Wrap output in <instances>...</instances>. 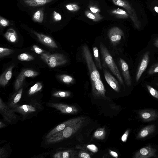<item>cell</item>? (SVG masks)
I'll use <instances>...</instances> for the list:
<instances>
[{
	"label": "cell",
	"mask_w": 158,
	"mask_h": 158,
	"mask_svg": "<svg viewBox=\"0 0 158 158\" xmlns=\"http://www.w3.org/2000/svg\"><path fill=\"white\" fill-rule=\"evenodd\" d=\"M82 52L90 75L92 94L96 98H105L106 89L91 52L86 45L85 44L82 46Z\"/></svg>",
	"instance_id": "6da1fadb"
},
{
	"label": "cell",
	"mask_w": 158,
	"mask_h": 158,
	"mask_svg": "<svg viewBox=\"0 0 158 158\" xmlns=\"http://www.w3.org/2000/svg\"><path fill=\"white\" fill-rule=\"evenodd\" d=\"M85 121V118L66 127L59 133L47 139V144L55 143L68 138L76 133L82 126Z\"/></svg>",
	"instance_id": "7a4b0ae2"
},
{
	"label": "cell",
	"mask_w": 158,
	"mask_h": 158,
	"mask_svg": "<svg viewBox=\"0 0 158 158\" xmlns=\"http://www.w3.org/2000/svg\"><path fill=\"white\" fill-rule=\"evenodd\" d=\"M100 48L102 58L105 63L111 72L117 78L119 82L124 85V82L119 71L108 50L102 43L100 44Z\"/></svg>",
	"instance_id": "3957f363"
},
{
	"label": "cell",
	"mask_w": 158,
	"mask_h": 158,
	"mask_svg": "<svg viewBox=\"0 0 158 158\" xmlns=\"http://www.w3.org/2000/svg\"><path fill=\"white\" fill-rule=\"evenodd\" d=\"M40 57L49 67L52 68L64 64L67 62L64 56L59 53H42Z\"/></svg>",
	"instance_id": "277c9868"
},
{
	"label": "cell",
	"mask_w": 158,
	"mask_h": 158,
	"mask_svg": "<svg viewBox=\"0 0 158 158\" xmlns=\"http://www.w3.org/2000/svg\"><path fill=\"white\" fill-rule=\"evenodd\" d=\"M84 118L83 117L75 118L70 119L59 124L50 131L46 136L45 138L46 139L49 138L54 135L61 131L69 125L79 121Z\"/></svg>",
	"instance_id": "5b68a950"
},
{
	"label": "cell",
	"mask_w": 158,
	"mask_h": 158,
	"mask_svg": "<svg viewBox=\"0 0 158 158\" xmlns=\"http://www.w3.org/2000/svg\"><path fill=\"white\" fill-rule=\"evenodd\" d=\"M38 74V73L31 69H26L22 71L17 77L15 82L14 87L15 90L17 91L20 88L26 77H33Z\"/></svg>",
	"instance_id": "8992f818"
},
{
	"label": "cell",
	"mask_w": 158,
	"mask_h": 158,
	"mask_svg": "<svg viewBox=\"0 0 158 158\" xmlns=\"http://www.w3.org/2000/svg\"><path fill=\"white\" fill-rule=\"evenodd\" d=\"M12 110L10 109L3 102L0 100V112L4 119L9 123H12L17 118L16 115L13 113Z\"/></svg>",
	"instance_id": "52a82bcc"
},
{
	"label": "cell",
	"mask_w": 158,
	"mask_h": 158,
	"mask_svg": "<svg viewBox=\"0 0 158 158\" xmlns=\"http://www.w3.org/2000/svg\"><path fill=\"white\" fill-rule=\"evenodd\" d=\"M156 150L150 146L143 148L137 151L134 155V158H148L156 157Z\"/></svg>",
	"instance_id": "ba28073f"
},
{
	"label": "cell",
	"mask_w": 158,
	"mask_h": 158,
	"mask_svg": "<svg viewBox=\"0 0 158 158\" xmlns=\"http://www.w3.org/2000/svg\"><path fill=\"white\" fill-rule=\"evenodd\" d=\"M49 106L55 108L64 114H74L78 111L77 108L73 106L60 103H51L48 104Z\"/></svg>",
	"instance_id": "9c48e42d"
},
{
	"label": "cell",
	"mask_w": 158,
	"mask_h": 158,
	"mask_svg": "<svg viewBox=\"0 0 158 158\" xmlns=\"http://www.w3.org/2000/svg\"><path fill=\"white\" fill-rule=\"evenodd\" d=\"M139 114L143 121L149 122L156 120L158 118V112L152 109H144L140 111Z\"/></svg>",
	"instance_id": "30bf717a"
},
{
	"label": "cell",
	"mask_w": 158,
	"mask_h": 158,
	"mask_svg": "<svg viewBox=\"0 0 158 158\" xmlns=\"http://www.w3.org/2000/svg\"><path fill=\"white\" fill-rule=\"evenodd\" d=\"M149 52H147L144 54L141 61L136 75V80L138 81L142 74L146 69L149 60Z\"/></svg>",
	"instance_id": "8fae6325"
},
{
	"label": "cell",
	"mask_w": 158,
	"mask_h": 158,
	"mask_svg": "<svg viewBox=\"0 0 158 158\" xmlns=\"http://www.w3.org/2000/svg\"><path fill=\"white\" fill-rule=\"evenodd\" d=\"M123 35V31L117 28L111 29L108 34V37L110 42L113 45H115L118 43Z\"/></svg>",
	"instance_id": "7c38bea8"
},
{
	"label": "cell",
	"mask_w": 158,
	"mask_h": 158,
	"mask_svg": "<svg viewBox=\"0 0 158 158\" xmlns=\"http://www.w3.org/2000/svg\"><path fill=\"white\" fill-rule=\"evenodd\" d=\"M33 32L38 37L39 40L42 44L52 48H58L55 41L50 36L35 31H33Z\"/></svg>",
	"instance_id": "4fadbf2b"
},
{
	"label": "cell",
	"mask_w": 158,
	"mask_h": 158,
	"mask_svg": "<svg viewBox=\"0 0 158 158\" xmlns=\"http://www.w3.org/2000/svg\"><path fill=\"white\" fill-rule=\"evenodd\" d=\"M120 64L123 74L127 85L128 86L131 85V79L129 70L128 65L123 59L120 58Z\"/></svg>",
	"instance_id": "5bb4252c"
},
{
	"label": "cell",
	"mask_w": 158,
	"mask_h": 158,
	"mask_svg": "<svg viewBox=\"0 0 158 158\" xmlns=\"http://www.w3.org/2000/svg\"><path fill=\"white\" fill-rule=\"evenodd\" d=\"M105 79L109 85L115 91L119 92L120 87L117 81L106 70H104Z\"/></svg>",
	"instance_id": "9a60e30c"
},
{
	"label": "cell",
	"mask_w": 158,
	"mask_h": 158,
	"mask_svg": "<svg viewBox=\"0 0 158 158\" xmlns=\"http://www.w3.org/2000/svg\"><path fill=\"white\" fill-rule=\"evenodd\" d=\"M12 110L14 111H16L25 115L35 111L36 108L32 105L25 104L17 106Z\"/></svg>",
	"instance_id": "2e32d148"
},
{
	"label": "cell",
	"mask_w": 158,
	"mask_h": 158,
	"mask_svg": "<svg viewBox=\"0 0 158 158\" xmlns=\"http://www.w3.org/2000/svg\"><path fill=\"white\" fill-rule=\"evenodd\" d=\"M14 66H12L6 69L1 75L0 85L2 86H5L10 79L12 76V69Z\"/></svg>",
	"instance_id": "e0dca14e"
},
{
	"label": "cell",
	"mask_w": 158,
	"mask_h": 158,
	"mask_svg": "<svg viewBox=\"0 0 158 158\" xmlns=\"http://www.w3.org/2000/svg\"><path fill=\"white\" fill-rule=\"evenodd\" d=\"M155 130L154 125H151L146 126L143 128L138 134L136 138L138 139L145 138L154 132Z\"/></svg>",
	"instance_id": "ac0fdd59"
},
{
	"label": "cell",
	"mask_w": 158,
	"mask_h": 158,
	"mask_svg": "<svg viewBox=\"0 0 158 158\" xmlns=\"http://www.w3.org/2000/svg\"><path fill=\"white\" fill-rule=\"evenodd\" d=\"M53 0H23L24 3L27 5L32 7L37 6L46 4Z\"/></svg>",
	"instance_id": "d6986e66"
},
{
	"label": "cell",
	"mask_w": 158,
	"mask_h": 158,
	"mask_svg": "<svg viewBox=\"0 0 158 158\" xmlns=\"http://www.w3.org/2000/svg\"><path fill=\"white\" fill-rule=\"evenodd\" d=\"M4 36L9 42L12 43L16 42L17 40V33L13 29H9L4 34Z\"/></svg>",
	"instance_id": "ffe728a7"
},
{
	"label": "cell",
	"mask_w": 158,
	"mask_h": 158,
	"mask_svg": "<svg viewBox=\"0 0 158 158\" xmlns=\"http://www.w3.org/2000/svg\"><path fill=\"white\" fill-rule=\"evenodd\" d=\"M73 150H68L58 152L53 156L55 158H73L74 156Z\"/></svg>",
	"instance_id": "44dd1931"
},
{
	"label": "cell",
	"mask_w": 158,
	"mask_h": 158,
	"mask_svg": "<svg viewBox=\"0 0 158 158\" xmlns=\"http://www.w3.org/2000/svg\"><path fill=\"white\" fill-rule=\"evenodd\" d=\"M44 12L42 9L37 10L33 14L32 19L35 22L41 23L44 19Z\"/></svg>",
	"instance_id": "7402d4cb"
},
{
	"label": "cell",
	"mask_w": 158,
	"mask_h": 158,
	"mask_svg": "<svg viewBox=\"0 0 158 158\" xmlns=\"http://www.w3.org/2000/svg\"><path fill=\"white\" fill-rule=\"evenodd\" d=\"M57 77L62 82L67 84L73 83L74 79L71 76L66 75L62 74L57 76Z\"/></svg>",
	"instance_id": "603a6c76"
},
{
	"label": "cell",
	"mask_w": 158,
	"mask_h": 158,
	"mask_svg": "<svg viewBox=\"0 0 158 158\" xmlns=\"http://www.w3.org/2000/svg\"><path fill=\"white\" fill-rule=\"evenodd\" d=\"M106 131L104 128H99L97 129L94 134V137L98 139H103L105 137Z\"/></svg>",
	"instance_id": "cb8c5ba5"
},
{
	"label": "cell",
	"mask_w": 158,
	"mask_h": 158,
	"mask_svg": "<svg viewBox=\"0 0 158 158\" xmlns=\"http://www.w3.org/2000/svg\"><path fill=\"white\" fill-rule=\"evenodd\" d=\"M42 88V84L40 82L36 83L32 86L28 91L29 95H31L40 91Z\"/></svg>",
	"instance_id": "d4e9b609"
},
{
	"label": "cell",
	"mask_w": 158,
	"mask_h": 158,
	"mask_svg": "<svg viewBox=\"0 0 158 158\" xmlns=\"http://www.w3.org/2000/svg\"><path fill=\"white\" fill-rule=\"evenodd\" d=\"M93 50L94 57L97 66L99 69H101L102 67L98 48L96 47H94L93 48Z\"/></svg>",
	"instance_id": "484cf974"
},
{
	"label": "cell",
	"mask_w": 158,
	"mask_h": 158,
	"mask_svg": "<svg viewBox=\"0 0 158 158\" xmlns=\"http://www.w3.org/2000/svg\"><path fill=\"white\" fill-rule=\"evenodd\" d=\"M71 92L68 91H59L54 93L52 96L59 98H67L71 95Z\"/></svg>",
	"instance_id": "4316f807"
},
{
	"label": "cell",
	"mask_w": 158,
	"mask_h": 158,
	"mask_svg": "<svg viewBox=\"0 0 158 158\" xmlns=\"http://www.w3.org/2000/svg\"><path fill=\"white\" fill-rule=\"evenodd\" d=\"M18 59L22 61H29L34 59L33 57L26 53H23L19 55L18 56Z\"/></svg>",
	"instance_id": "83f0119b"
},
{
	"label": "cell",
	"mask_w": 158,
	"mask_h": 158,
	"mask_svg": "<svg viewBox=\"0 0 158 158\" xmlns=\"http://www.w3.org/2000/svg\"><path fill=\"white\" fill-rule=\"evenodd\" d=\"M23 92V89H21L14 98L13 101L11 103L10 105L14 107H16V104L20 100Z\"/></svg>",
	"instance_id": "f1b7e54d"
},
{
	"label": "cell",
	"mask_w": 158,
	"mask_h": 158,
	"mask_svg": "<svg viewBox=\"0 0 158 158\" xmlns=\"http://www.w3.org/2000/svg\"><path fill=\"white\" fill-rule=\"evenodd\" d=\"M13 50L10 48L0 47V58L8 56L11 54Z\"/></svg>",
	"instance_id": "f546056e"
},
{
	"label": "cell",
	"mask_w": 158,
	"mask_h": 158,
	"mask_svg": "<svg viewBox=\"0 0 158 158\" xmlns=\"http://www.w3.org/2000/svg\"><path fill=\"white\" fill-rule=\"evenodd\" d=\"M146 87L150 94L154 98L158 99V91L149 85Z\"/></svg>",
	"instance_id": "4dcf8cb0"
},
{
	"label": "cell",
	"mask_w": 158,
	"mask_h": 158,
	"mask_svg": "<svg viewBox=\"0 0 158 158\" xmlns=\"http://www.w3.org/2000/svg\"><path fill=\"white\" fill-rule=\"evenodd\" d=\"M158 73V63L155 64L152 66L148 71L149 74L152 75Z\"/></svg>",
	"instance_id": "1f68e13d"
},
{
	"label": "cell",
	"mask_w": 158,
	"mask_h": 158,
	"mask_svg": "<svg viewBox=\"0 0 158 158\" xmlns=\"http://www.w3.org/2000/svg\"><path fill=\"white\" fill-rule=\"evenodd\" d=\"M0 24L1 26L5 27L9 25V22L7 19L0 16Z\"/></svg>",
	"instance_id": "d6a6232c"
},
{
	"label": "cell",
	"mask_w": 158,
	"mask_h": 158,
	"mask_svg": "<svg viewBox=\"0 0 158 158\" xmlns=\"http://www.w3.org/2000/svg\"><path fill=\"white\" fill-rule=\"evenodd\" d=\"M53 18L54 20L57 22L60 20L62 18L60 15L55 11L53 12Z\"/></svg>",
	"instance_id": "836d02e7"
},
{
	"label": "cell",
	"mask_w": 158,
	"mask_h": 158,
	"mask_svg": "<svg viewBox=\"0 0 158 158\" xmlns=\"http://www.w3.org/2000/svg\"><path fill=\"white\" fill-rule=\"evenodd\" d=\"M87 148L93 152H96L98 151V148L94 144H89L87 145Z\"/></svg>",
	"instance_id": "e575fe53"
},
{
	"label": "cell",
	"mask_w": 158,
	"mask_h": 158,
	"mask_svg": "<svg viewBox=\"0 0 158 158\" xmlns=\"http://www.w3.org/2000/svg\"><path fill=\"white\" fill-rule=\"evenodd\" d=\"M32 49L36 53L38 54L42 53L44 52V51L43 49L35 45H34L33 46Z\"/></svg>",
	"instance_id": "d590c367"
},
{
	"label": "cell",
	"mask_w": 158,
	"mask_h": 158,
	"mask_svg": "<svg viewBox=\"0 0 158 158\" xmlns=\"http://www.w3.org/2000/svg\"><path fill=\"white\" fill-rule=\"evenodd\" d=\"M79 158H89L90 157V156L89 154L85 152L81 151L79 153Z\"/></svg>",
	"instance_id": "8d00e7d4"
},
{
	"label": "cell",
	"mask_w": 158,
	"mask_h": 158,
	"mask_svg": "<svg viewBox=\"0 0 158 158\" xmlns=\"http://www.w3.org/2000/svg\"><path fill=\"white\" fill-rule=\"evenodd\" d=\"M129 131V130H127L122 136L121 140L123 142H124L126 141Z\"/></svg>",
	"instance_id": "74e56055"
},
{
	"label": "cell",
	"mask_w": 158,
	"mask_h": 158,
	"mask_svg": "<svg viewBox=\"0 0 158 158\" xmlns=\"http://www.w3.org/2000/svg\"><path fill=\"white\" fill-rule=\"evenodd\" d=\"M6 151L5 149L3 148H0V156L1 158L6 157L5 156H6Z\"/></svg>",
	"instance_id": "f35d334b"
},
{
	"label": "cell",
	"mask_w": 158,
	"mask_h": 158,
	"mask_svg": "<svg viewBox=\"0 0 158 158\" xmlns=\"http://www.w3.org/2000/svg\"><path fill=\"white\" fill-rule=\"evenodd\" d=\"M110 153L111 155L114 157L117 158L118 157V154L115 152L111 150H110Z\"/></svg>",
	"instance_id": "ab89813d"
},
{
	"label": "cell",
	"mask_w": 158,
	"mask_h": 158,
	"mask_svg": "<svg viewBox=\"0 0 158 158\" xmlns=\"http://www.w3.org/2000/svg\"><path fill=\"white\" fill-rule=\"evenodd\" d=\"M117 5L120 6H123L124 4V2L122 0H118L117 2Z\"/></svg>",
	"instance_id": "60d3db41"
},
{
	"label": "cell",
	"mask_w": 158,
	"mask_h": 158,
	"mask_svg": "<svg viewBox=\"0 0 158 158\" xmlns=\"http://www.w3.org/2000/svg\"><path fill=\"white\" fill-rule=\"evenodd\" d=\"M66 7L68 10H72L73 9V7L71 5L69 4L67 5Z\"/></svg>",
	"instance_id": "b9f144b4"
},
{
	"label": "cell",
	"mask_w": 158,
	"mask_h": 158,
	"mask_svg": "<svg viewBox=\"0 0 158 158\" xmlns=\"http://www.w3.org/2000/svg\"><path fill=\"white\" fill-rule=\"evenodd\" d=\"M88 17L92 19H94L95 18L94 16L91 13H89L87 15Z\"/></svg>",
	"instance_id": "7bdbcfd3"
},
{
	"label": "cell",
	"mask_w": 158,
	"mask_h": 158,
	"mask_svg": "<svg viewBox=\"0 0 158 158\" xmlns=\"http://www.w3.org/2000/svg\"><path fill=\"white\" fill-rule=\"evenodd\" d=\"M117 13L122 15H126V13L125 11L122 10L117 12Z\"/></svg>",
	"instance_id": "ee69618b"
},
{
	"label": "cell",
	"mask_w": 158,
	"mask_h": 158,
	"mask_svg": "<svg viewBox=\"0 0 158 158\" xmlns=\"http://www.w3.org/2000/svg\"><path fill=\"white\" fill-rule=\"evenodd\" d=\"M154 45L155 47L158 48V39L155 41L154 43Z\"/></svg>",
	"instance_id": "f6af8a7d"
},
{
	"label": "cell",
	"mask_w": 158,
	"mask_h": 158,
	"mask_svg": "<svg viewBox=\"0 0 158 158\" xmlns=\"http://www.w3.org/2000/svg\"><path fill=\"white\" fill-rule=\"evenodd\" d=\"M90 10L92 12L94 13H96L98 11V10L93 8H90Z\"/></svg>",
	"instance_id": "bcb514c9"
},
{
	"label": "cell",
	"mask_w": 158,
	"mask_h": 158,
	"mask_svg": "<svg viewBox=\"0 0 158 158\" xmlns=\"http://www.w3.org/2000/svg\"><path fill=\"white\" fill-rule=\"evenodd\" d=\"M5 125L3 123H2L1 121L0 122V128H1L2 127H4Z\"/></svg>",
	"instance_id": "7dc6e473"
},
{
	"label": "cell",
	"mask_w": 158,
	"mask_h": 158,
	"mask_svg": "<svg viewBox=\"0 0 158 158\" xmlns=\"http://www.w3.org/2000/svg\"><path fill=\"white\" fill-rule=\"evenodd\" d=\"M154 10L155 11L158 13V6H156L154 7Z\"/></svg>",
	"instance_id": "c3c4849f"
},
{
	"label": "cell",
	"mask_w": 158,
	"mask_h": 158,
	"mask_svg": "<svg viewBox=\"0 0 158 158\" xmlns=\"http://www.w3.org/2000/svg\"><path fill=\"white\" fill-rule=\"evenodd\" d=\"M156 85L158 86V84H157Z\"/></svg>",
	"instance_id": "681fc988"
}]
</instances>
